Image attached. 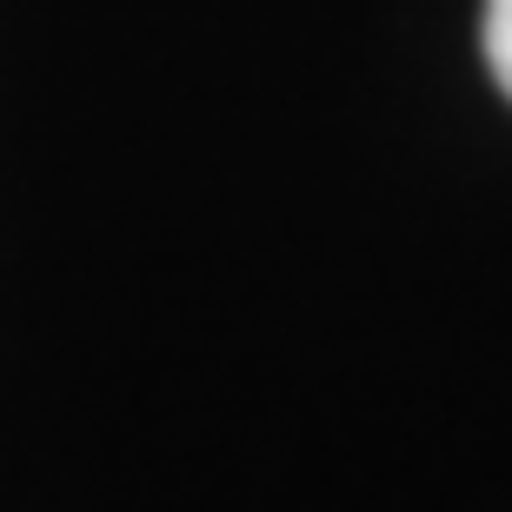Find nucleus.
<instances>
[{
	"instance_id": "1",
	"label": "nucleus",
	"mask_w": 512,
	"mask_h": 512,
	"mask_svg": "<svg viewBox=\"0 0 512 512\" xmlns=\"http://www.w3.org/2000/svg\"><path fill=\"white\" fill-rule=\"evenodd\" d=\"M486 67L512 100V0H486Z\"/></svg>"
}]
</instances>
